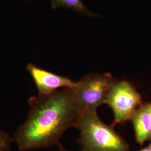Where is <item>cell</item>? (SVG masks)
I'll list each match as a JSON object with an SVG mask.
<instances>
[{
	"label": "cell",
	"mask_w": 151,
	"mask_h": 151,
	"mask_svg": "<svg viewBox=\"0 0 151 151\" xmlns=\"http://www.w3.org/2000/svg\"><path fill=\"white\" fill-rule=\"evenodd\" d=\"M137 140L140 144L151 138L150 104H145L137 109L132 119Z\"/></svg>",
	"instance_id": "8992f818"
},
{
	"label": "cell",
	"mask_w": 151,
	"mask_h": 151,
	"mask_svg": "<svg viewBox=\"0 0 151 151\" xmlns=\"http://www.w3.org/2000/svg\"><path fill=\"white\" fill-rule=\"evenodd\" d=\"M141 103L139 93L127 81L115 82L110 88L105 103L111 108L114 124L132 119Z\"/></svg>",
	"instance_id": "277c9868"
},
{
	"label": "cell",
	"mask_w": 151,
	"mask_h": 151,
	"mask_svg": "<svg viewBox=\"0 0 151 151\" xmlns=\"http://www.w3.org/2000/svg\"><path fill=\"white\" fill-rule=\"evenodd\" d=\"M51 7L57 9L63 8L65 9L75 11L76 12L87 16L97 17L98 15L90 10L83 4L82 0H49Z\"/></svg>",
	"instance_id": "52a82bcc"
},
{
	"label": "cell",
	"mask_w": 151,
	"mask_h": 151,
	"mask_svg": "<svg viewBox=\"0 0 151 151\" xmlns=\"http://www.w3.org/2000/svg\"><path fill=\"white\" fill-rule=\"evenodd\" d=\"M13 138L5 131L0 129V151H12L11 143Z\"/></svg>",
	"instance_id": "ba28073f"
},
{
	"label": "cell",
	"mask_w": 151,
	"mask_h": 151,
	"mask_svg": "<svg viewBox=\"0 0 151 151\" xmlns=\"http://www.w3.org/2000/svg\"><path fill=\"white\" fill-rule=\"evenodd\" d=\"M140 151H151V143L148 147H147L143 150H142Z\"/></svg>",
	"instance_id": "9c48e42d"
},
{
	"label": "cell",
	"mask_w": 151,
	"mask_h": 151,
	"mask_svg": "<svg viewBox=\"0 0 151 151\" xmlns=\"http://www.w3.org/2000/svg\"><path fill=\"white\" fill-rule=\"evenodd\" d=\"M150 114H151V104H150Z\"/></svg>",
	"instance_id": "8fae6325"
},
{
	"label": "cell",
	"mask_w": 151,
	"mask_h": 151,
	"mask_svg": "<svg viewBox=\"0 0 151 151\" xmlns=\"http://www.w3.org/2000/svg\"><path fill=\"white\" fill-rule=\"evenodd\" d=\"M58 147H59V151H70L65 149V148H63L61 145L58 146Z\"/></svg>",
	"instance_id": "30bf717a"
},
{
	"label": "cell",
	"mask_w": 151,
	"mask_h": 151,
	"mask_svg": "<svg viewBox=\"0 0 151 151\" xmlns=\"http://www.w3.org/2000/svg\"><path fill=\"white\" fill-rule=\"evenodd\" d=\"M28 103L27 118L13 138L21 151L60 146L63 134L70 128H76L82 113L72 88L34 96Z\"/></svg>",
	"instance_id": "6da1fadb"
},
{
	"label": "cell",
	"mask_w": 151,
	"mask_h": 151,
	"mask_svg": "<svg viewBox=\"0 0 151 151\" xmlns=\"http://www.w3.org/2000/svg\"><path fill=\"white\" fill-rule=\"evenodd\" d=\"M114 82L113 77L108 73L89 74L78 81L73 90L82 112L96 111L105 103Z\"/></svg>",
	"instance_id": "3957f363"
},
{
	"label": "cell",
	"mask_w": 151,
	"mask_h": 151,
	"mask_svg": "<svg viewBox=\"0 0 151 151\" xmlns=\"http://www.w3.org/2000/svg\"><path fill=\"white\" fill-rule=\"evenodd\" d=\"M26 68L38 90V95H48L64 88L73 89L78 83V81L40 68L32 63H28Z\"/></svg>",
	"instance_id": "5b68a950"
},
{
	"label": "cell",
	"mask_w": 151,
	"mask_h": 151,
	"mask_svg": "<svg viewBox=\"0 0 151 151\" xmlns=\"http://www.w3.org/2000/svg\"><path fill=\"white\" fill-rule=\"evenodd\" d=\"M76 128L82 151H129L125 141L99 119L96 111L82 112Z\"/></svg>",
	"instance_id": "7a4b0ae2"
}]
</instances>
